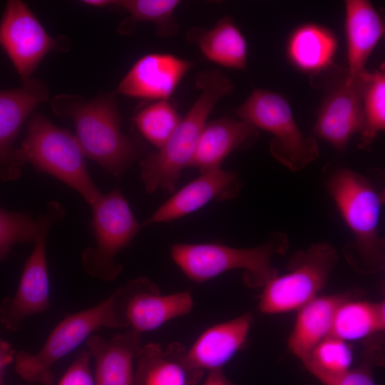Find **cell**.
I'll return each mask as SVG.
<instances>
[{"label": "cell", "mask_w": 385, "mask_h": 385, "mask_svg": "<svg viewBox=\"0 0 385 385\" xmlns=\"http://www.w3.org/2000/svg\"><path fill=\"white\" fill-rule=\"evenodd\" d=\"M325 186L351 235L343 251L347 262L361 274L381 271L385 242L379 221L384 192L370 178L346 168L333 170Z\"/></svg>", "instance_id": "obj_1"}, {"label": "cell", "mask_w": 385, "mask_h": 385, "mask_svg": "<svg viewBox=\"0 0 385 385\" xmlns=\"http://www.w3.org/2000/svg\"><path fill=\"white\" fill-rule=\"evenodd\" d=\"M53 113L70 118L76 138L85 157L120 177L143 153L139 140L121 131L115 98L103 93L86 100L76 95L61 94L51 101Z\"/></svg>", "instance_id": "obj_2"}, {"label": "cell", "mask_w": 385, "mask_h": 385, "mask_svg": "<svg viewBox=\"0 0 385 385\" xmlns=\"http://www.w3.org/2000/svg\"><path fill=\"white\" fill-rule=\"evenodd\" d=\"M195 86L201 94L169 139L158 151L140 159V177L148 193L160 188L174 191L181 171L190 166L209 115L217 101L234 89L232 81L219 69L198 73Z\"/></svg>", "instance_id": "obj_3"}, {"label": "cell", "mask_w": 385, "mask_h": 385, "mask_svg": "<svg viewBox=\"0 0 385 385\" xmlns=\"http://www.w3.org/2000/svg\"><path fill=\"white\" fill-rule=\"evenodd\" d=\"M84 155L75 135L53 125L41 113L31 115L27 133L14 159L23 168L29 163L74 189L91 206L102 197L87 170Z\"/></svg>", "instance_id": "obj_4"}, {"label": "cell", "mask_w": 385, "mask_h": 385, "mask_svg": "<svg viewBox=\"0 0 385 385\" xmlns=\"http://www.w3.org/2000/svg\"><path fill=\"white\" fill-rule=\"evenodd\" d=\"M289 245L284 233L274 232L265 243L254 247L235 248L217 244H175L170 255L191 280L201 283L225 272L241 269L250 287H262L277 272L271 265L275 255L284 254Z\"/></svg>", "instance_id": "obj_5"}, {"label": "cell", "mask_w": 385, "mask_h": 385, "mask_svg": "<svg viewBox=\"0 0 385 385\" xmlns=\"http://www.w3.org/2000/svg\"><path fill=\"white\" fill-rule=\"evenodd\" d=\"M235 113L256 129L270 133V153L291 171L302 170L318 158L319 149L316 138L300 130L289 104L279 94L255 89L242 105L235 108Z\"/></svg>", "instance_id": "obj_6"}, {"label": "cell", "mask_w": 385, "mask_h": 385, "mask_svg": "<svg viewBox=\"0 0 385 385\" xmlns=\"http://www.w3.org/2000/svg\"><path fill=\"white\" fill-rule=\"evenodd\" d=\"M103 327L127 328L118 313L114 293L94 307L67 315L36 354L25 351L16 353V373L28 382L52 385L53 364Z\"/></svg>", "instance_id": "obj_7"}, {"label": "cell", "mask_w": 385, "mask_h": 385, "mask_svg": "<svg viewBox=\"0 0 385 385\" xmlns=\"http://www.w3.org/2000/svg\"><path fill=\"white\" fill-rule=\"evenodd\" d=\"M338 261L337 250L318 242L290 257L288 271L271 278L262 287L258 308L265 314L299 309L317 297Z\"/></svg>", "instance_id": "obj_8"}, {"label": "cell", "mask_w": 385, "mask_h": 385, "mask_svg": "<svg viewBox=\"0 0 385 385\" xmlns=\"http://www.w3.org/2000/svg\"><path fill=\"white\" fill-rule=\"evenodd\" d=\"M92 230L96 247L82 254V264L92 277L111 281L122 271L115 257L135 237L142 225L135 217L118 188H114L93 207Z\"/></svg>", "instance_id": "obj_9"}, {"label": "cell", "mask_w": 385, "mask_h": 385, "mask_svg": "<svg viewBox=\"0 0 385 385\" xmlns=\"http://www.w3.org/2000/svg\"><path fill=\"white\" fill-rule=\"evenodd\" d=\"M64 215L61 205L52 201L46 212L38 217V235L25 262L18 289L14 297H6L0 304V323L8 331L18 330L26 318L51 308L46 240L50 227Z\"/></svg>", "instance_id": "obj_10"}, {"label": "cell", "mask_w": 385, "mask_h": 385, "mask_svg": "<svg viewBox=\"0 0 385 385\" xmlns=\"http://www.w3.org/2000/svg\"><path fill=\"white\" fill-rule=\"evenodd\" d=\"M70 45L66 36H50L26 4L19 0L7 1L0 21V46L24 83L31 79L49 51L65 52Z\"/></svg>", "instance_id": "obj_11"}, {"label": "cell", "mask_w": 385, "mask_h": 385, "mask_svg": "<svg viewBox=\"0 0 385 385\" xmlns=\"http://www.w3.org/2000/svg\"><path fill=\"white\" fill-rule=\"evenodd\" d=\"M113 293L127 328L140 334L189 314L193 307L189 291L163 295L154 282L144 277L129 281Z\"/></svg>", "instance_id": "obj_12"}, {"label": "cell", "mask_w": 385, "mask_h": 385, "mask_svg": "<svg viewBox=\"0 0 385 385\" xmlns=\"http://www.w3.org/2000/svg\"><path fill=\"white\" fill-rule=\"evenodd\" d=\"M351 79L346 72L333 84L319 109L313 132L338 151H344L363 123L362 82Z\"/></svg>", "instance_id": "obj_13"}, {"label": "cell", "mask_w": 385, "mask_h": 385, "mask_svg": "<svg viewBox=\"0 0 385 385\" xmlns=\"http://www.w3.org/2000/svg\"><path fill=\"white\" fill-rule=\"evenodd\" d=\"M48 96V86L37 78L15 89L0 90V180L20 176L21 171L14 161V142L27 117Z\"/></svg>", "instance_id": "obj_14"}, {"label": "cell", "mask_w": 385, "mask_h": 385, "mask_svg": "<svg viewBox=\"0 0 385 385\" xmlns=\"http://www.w3.org/2000/svg\"><path fill=\"white\" fill-rule=\"evenodd\" d=\"M241 187L235 171L220 168L203 172L160 205L141 225L170 222L199 210L210 201L232 199Z\"/></svg>", "instance_id": "obj_15"}, {"label": "cell", "mask_w": 385, "mask_h": 385, "mask_svg": "<svg viewBox=\"0 0 385 385\" xmlns=\"http://www.w3.org/2000/svg\"><path fill=\"white\" fill-rule=\"evenodd\" d=\"M192 65V62L170 53L144 55L133 65L115 93L158 101L169 99Z\"/></svg>", "instance_id": "obj_16"}, {"label": "cell", "mask_w": 385, "mask_h": 385, "mask_svg": "<svg viewBox=\"0 0 385 385\" xmlns=\"http://www.w3.org/2000/svg\"><path fill=\"white\" fill-rule=\"evenodd\" d=\"M252 323L253 316L247 313L207 329L187 349L188 367L201 373L222 369L245 346Z\"/></svg>", "instance_id": "obj_17"}, {"label": "cell", "mask_w": 385, "mask_h": 385, "mask_svg": "<svg viewBox=\"0 0 385 385\" xmlns=\"http://www.w3.org/2000/svg\"><path fill=\"white\" fill-rule=\"evenodd\" d=\"M86 345L96 359V385H135L133 362L142 347L140 334L130 329L109 340L91 335Z\"/></svg>", "instance_id": "obj_18"}, {"label": "cell", "mask_w": 385, "mask_h": 385, "mask_svg": "<svg viewBox=\"0 0 385 385\" xmlns=\"http://www.w3.org/2000/svg\"><path fill=\"white\" fill-rule=\"evenodd\" d=\"M258 135L255 127L234 118L223 117L207 122L189 167L197 168L201 173L220 168L232 152L253 145Z\"/></svg>", "instance_id": "obj_19"}, {"label": "cell", "mask_w": 385, "mask_h": 385, "mask_svg": "<svg viewBox=\"0 0 385 385\" xmlns=\"http://www.w3.org/2000/svg\"><path fill=\"white\" fill-rule=\"evenodd\" d=\"M187 349L180 342H172L165 349L158 343L143 346L137 357L135 385H195L202 373L188 367Z\"/></svg>", "instance_id": "obj_20"}, {"label": "cell", "mask_w": 385, "mask_h": 385, "mask_svg": "<svg viewBox=\"0 0 385 385\" xmlns=\"http://www.w3.org/2000/svg\"><path fill=\"white\" fill-rule=\"evenodd\" d=\"M345 31L348 68L351 79L359 78L366 63L384 33V24L371 3L366 0L345 1Z\"/></svg>", "instance_id": "obj_21"}, {"label": "cell", "mask_w": 385, "mask_h": 385, "mask_svg": "<svg viewBox=\"0 0 385 385\" xmlns=\"http://www.w3.org/2000/svg\"><path fill=\"white\" fill-rule=\"evenodd\" d=\"M354 291L316 297L298 310L288 339L289 350L303 361L314 348L330 335L335 313L345 301L353 299Z\"/></svg>", "instance_id": "obj_22"}, {"label": "cell", "mask_w": 385, "mask_h": 385, "mask_svg": "<svg viewBox=\"0 0 385 385\" xmlns=\"http://www.w3.org/2000/svg\"><path fill=\"white\" fill-rule=\"evenodd\" d=\"M187 38L197 44L210 61L224 67L245 70L247 42L230 16L219 20L208 30L192 27L188 31Z\"/></svg>", "instance_id": "obj_23"}, {"label": "cell", "mask_w": 385, "mask_h": 385, "mask_svg": "<svg viewBox=\"0 0 385 385\" xmlns=\"http://www.w3.org/2000/svg\"><path fill=\"white\" fill-rule=\"evenodd\" d=\"M337 46V39L330 31L321 26L307 24L292 34L287 53L299 69L319 73L331 66Z\"/></svg>", "instance_id": "obj_24"}, {"label": "cell", "mask_w": 385, "mask_h": 385, "mask_svg": "<svg viewBox=\"0 0 385 385\" xmlns=\"http://www.w3.org/2000/svg\"><path fill=\"white\" fill-rule=\"evenodd\" d=\"M384 302H369L353 299L338 307L330 335L345 342L365 339L385 327Z\"/></svg>", "instance_id": "obj_25"}, {"label": "cell", "mask_w": 385, "mask_h": 385, "mask_svg": "<svg viewBox=\"0 0 385 385\" xmlns=\"http://www.w3.org/2000/svg\"><path fill=\"white\" fill-rule=\"evenodd\" d=\"M180 3L178 0L115 1V6L130 14L120 22L118 32L123 35L132 34L139 22L148 21L155 25L160 37L174 36L178 33L180 25L173 14Z\"/></svg>", "instance_id": "obj_26"}, {"label": "cell", "mask_w": 385, "mask_h": 385, "mask_svg": "<svg viewBox=\"0 0 385 385\" xmlns=\"http://www.w3.org/2000/svg\"><path fill=\"white\" fill-rule=\"evenodd\" d=\"M363 123L359 147L366 148L385 128V71L384 66L366 71L362 82Z\"/></svg>", "instance_id": "obj_27"}, {"label": "cell", "mask_w": 385, "mask_h": 385, "mask_svg": "<svg viewBox=\"0 0 385 385\" xmlns=\"http://www.w3.org/2000/svg\"><path fill=\"white\" fill-rule=\"evenodd\" d=\"M180 120L168 99L158 100L144 107L132 118L143 137L158 149L167 142Z\"/></svg>", "instance_id": "obj_28"}, {"label": "cell", "mask_w": 385, "mask_h": 385, "mask_svg": "<svg viewBox=\"0 0 385 385\" xmlns=\"http://www.w3.org/2000/svg\"><path fill=\"white\" fill-rule=\"evenodd\" d=\"M353 354L346 342L329 335L302 361L311 373L339 374L351 368Z\"/></svg>", "instance_id": "obj_29"}, {"label": "cell", "mask_w": 385, "mask_h": 385, "mask_svg": "<svg viewBox=\"0 0 385 385\" xmlns=\"http://www.w3.org/2000/svg\"><path fill=\"white\" fill-rule=\"evenodd\" d=\"M39 221L24 212L7 211L0 207V262L6 260L16 243L34 242L39 232Z\"/></svg>", "instance_id": "obj_30"}, {"label": "cell", "mask_w": 385, "mask_h": 385, "mask_svg": "<svg viewBox=\"0 0 385 385\" xmlns=\"http://www.w3.org/2000/svg\"><path fill=\"white\" fill-rule=\"evenodd\" d=\"M364 358L360 366L339 374L314 372L312 374L323 385H376L372 367L381 364L380 345L373 344L364 351Z\"/></svg>", "instance_id": "obj_31"}, {"label": "cell", "mask_w": 385, "mask_h": 385, "mask_svg": "<svg viewBox=\"0 0 385 385\" xmlns=\"http://www.w3.org/2000/svg\"><path fill=\"white\" fill-rule=\"evenodd\" d=\"M91 357L88 349L80 352L58 385H96L89 366Z\"/></svg>", "instance_id": "obj_32"}, {"label": "cell", "mask_w": 385, "mask_h": 385, "mask_svg": "<svg viewBox=\"0 0 385 385\" xmlns=\"http://www.w3.org/2000/svg\"><path fill=\"white\" fill-rule=\"evenodd\" d=\"M15 354L12 345L1 338L0 332V385H3L5 370L14 360Z\"/></svg>", "instance_id": "obj_33"}, {"label": "cell", "mask_w": 385, "mask_h": 385, "mask_svg": "<svg viewBox=\"0 0 385 385\" xmlns=\"http://www.w3.org/2000/svg\"><path fill=\"white\" fill-rule=\"evenodd\" d=\"M202 385H235L223 373L222 369L209 371Z\"/></svg>", "instance_id": "obj_34"}, {"label": "cell", "mask_w": 385, "mask_h": 385, "mask_svg": "<svg viewBox=\"0 0 385 385\" xmlns=\"http://www.w3.org/2000/svg\"><path fill=\"white\" fill-rule=\"evenodd\" d=\"M84 4H87L96 7H105L110 5H114L115 1L111 0H86L81 1Z\"/></svg>", "instance_id": "obj_35"}]
</instances>
